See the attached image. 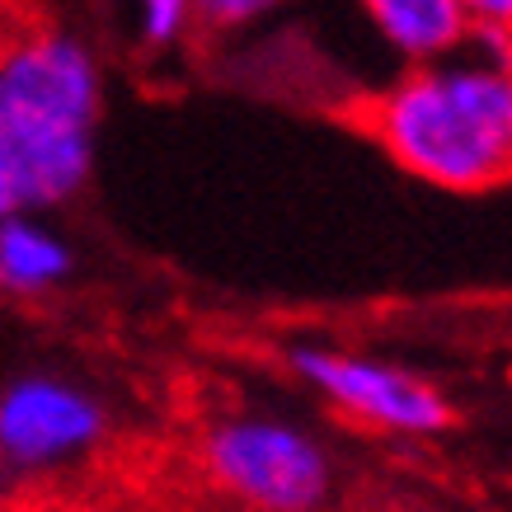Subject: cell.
Segmentation results:
<instances>
[{"label": "cell", "instance_id": "obj_1", "mask_svg": "<svg viewBox=\"0 0 512 512\" xmlns=\"http://www.w3.org/2000/svg\"><path fill=\"white\" fill-rule=\"evenodd\" d=\"M104 80L71 33L29 29L0 43V221L62 207L94 170Z\"/></svg>", "mask_w": 512, "mask_h": 512}, {"label": "cell", "instance_id": "obj_2", "mask_svg": "<svg viewBox=\"0 0 512 512\" xmlns=\"http://www.w3.org/2000/svg\"><path fill=\"white\" fill-rule=\"evenodd\" d=\"M372 137L414 179L451 193L512 184V62H428L372 99Z\"/></svg>", "mask_w": 512, "mask_h": 512}, {"label": "cell", "instance_id": "obj_3", "mask_svg": "<svg viewBox=\"0 0 512 512\" xmlns=\"http://www.w3.org/2000/svg\"><path fill=\"white\" fill-rule=\"evenodd\" d=\"M207 475L249 512H320L334 494V461L306 428L282 419H226L207 433Z\"/></svg>", "mask_w": 512, "mask_h": 512}, {"label": "cell", "instance_id": "obj_4", "mask_svg": "<svg viewBox=\"0 0 512 512\" xmlns=\"http://www.w3.org/2000/svg\"><path fill=\"white\" fill-rule=\"evenodd\" d=\"M109 433L104 400L71 376L24 372L0 386V470L43 475L90 456Z\"/></svg>", "mask_w": 512, "mask_h": 512}, {"label": "cell", "instance_id": "obj_5", "mask_svg": "<svg viewBox=\"0 0 512 512\" xmlns=\"http://www.w3.org/2000/svg\"><path fill=\"white\" fill-rule=\"evenodd\" d=\"M292 372L315 386L343 414L390 428V433H442L451 423V404L428 381L400 372L376 357H353L339 348H292Z\"/></svg>", "mask_w": 512, "mask_h": 512}, {"label": "cell", "instance_id": "obj_6", "mask_svg": "<svg viewBox=\"0 0 512 512\" xmlns=\"http://www.w3.org/2000/svg\"><path fill=\"white\" fill-rule=\"evenodd\" d=\"M372 24L409 62H437L470 38V15L461 0H362Z\"/></svg>", "mask_w": 512, "mask_h": 512}, {"label": "cell", "instance_id": "obj_7", "mask_svg": "<svg viewBox=\"0 0 512 512\" xmlns=\"http://www.w3.org/2000/svg\"><path fill=\"white\" fill-rule=\"evenodd\" d=\"M71 268H76V254L43 217L0 221V292L47 296L71 278Z\"/></svg>", "mask_w": 512, "mask_h": 512}, {"label": "cell", "instance_id": "obj_8", "mask_svg": "<svg viewBox=\"0 0 512 512\" xmlns=\"http://www.w3.org/2000/svg\"><path fill=\"white\" fill-rule=\"evenodd\" d=\"M470 15V33L484 43L494 62H512V0H461Z\"/></svg>", "mask_w": 512, "mask_h": 512}, {"label": "cell", "instance_id": "obj_9", "mask_svg": "<svg viewBox=\"0 0 512 512\" xmlns=\"http://www.w3.org/2000/svg\"><path fill=\"white\" fill-rule=\"evenodd\" d=\"M278 0H188V19H198L207 33H231L268 15Z\"/></svg>", "mask_w": 512, "mask_h": 512}, {"label": "cell", "instance_id": "obj_10", "mask_svg": "<svg viewBox=\"0 0 512 512\" xmlns=\"http://www.w3.org/2000/svg\"><path fill=\"white\" fill-rule=\"evenodd\" d=\"M188 29V0H141V38L151 47L174 43Z\"/></svg>", "mask_w": 512, "mask_h": 512}]
</instances>
